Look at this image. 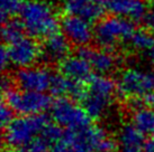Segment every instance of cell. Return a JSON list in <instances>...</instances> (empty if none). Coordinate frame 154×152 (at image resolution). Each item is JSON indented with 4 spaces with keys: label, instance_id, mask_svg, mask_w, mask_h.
<instances>
[{
    "label": "cell",
    "instance_id": "1",
    "mask_svg": "<svg viewBox=\"0 0 154 152\" xmlns=\"http://www.w3.org/2000/svg\"><path fill=\"white\" fill-rule=\"evenodd\" d=\"M19 20L33 38H46L57 31L61 21L55 8L46 0H27L19 11Z\"/></svg>",
    "mask_w": 154,
    "mask_h": 152
},
{
    "label": "cell",
    "instance_id": "2",
    "mask_svg": "<svg viewBox=\"0 0 154 152\" xmlns=\"http://www.w3.org/2000/svg\"><path fill=\"white\" fill-rule=\"evenodd\" d=\"M68 152H114L118 145L101 127L68 130L59 141Z\"/></svg>",
    "mask_w": 154,
    "mask_h": 152
},
{
    "label": "cell",
    "instance_id": "3",
    "mask_svg": "<svg viewBox=\"0 0 154 152\" xmlns=\"http://www.w3.org/2000/svg\"><path fill=\"white\" fill-rule=\"evenodd\" d=\"M51 123L43 114L22 115L5 127L4 139L9 149L23 152Z\"/></svg>",
    "mask_w": 154,
    "mask_h": 152
},
{
    "label": "cell",
    "instance_id": "4",
    "mask_svg": "<svg viewBox=\"0 0 154 152\" xmlns=\"http://www.w3.org/2000/svg\"><path fill=\"white\" fill-rule=\"evenodd\" d=\"M117 84L106 75L99 74L88 80V86L82 97V105L90 118H100L110 107Z\"/></svg>",
    "mask_w": 154,
    "mask_h": 152
},
{
    "label": "cell",
    "instance_id": "5",
    "mask_svg": "<svg viewBox=\"0 0 154 152\" xmlns=\"http://www.w3.org/2000/svg\"><path fill=\"white\" fill-rule=\"evenodd\" d=\"M135 31L134 21L114 15L98 21L94 27V40L101 49L111 51L119 44L129 42Z\"/></svg>",
    "mask_w": 154,
    "mask_h": 152
},
{
    "label": "cell",
    "instance_id": "6",
    "mask_svg": "<svg viewBox=\"0 0 154 152\" xmlns=\"http://www.w3.org/2000/svg\"><path fill=\"white\" fill-rule=\"evenodd\" d=\"M5 103L22 115H38L52 107V100L45 93L18 91L13 87L4 91Z\"/></svg>",
    "mask_w": 154,
    "mask_h": 152
},
{
    "label": "cell",
    "instance_id": "7",
    "mask_svg": "<svg viewBox=\"0 0 154 152\" xmlns=\"http://www.w3.org/2000/svg\"><path fill=\"white\" fill-rule=\"evenodd\" d=\"M154 91V76L141 68L131 67L120 73L117 80V92L125 98H142Z\"/></svg>",
    "mask_w": 154,
    "mask_h": 152
},
{
    "label": "cell",
    "instance_id": "8",
    "mask_svg": "<svg viewBox=\"0 0 154 152\" xmlns=\"http://www.w3.org/2000/svg\"><path fill=\"white\" fill-rule=\"evenodd\" d=\"M51 113L56 124L68 130H78L89 125L90 118L83 106L66 97H59L54 101Z\"/></svg>",
    "mask_w": 154,
    "mask_h": 152
},
{
    "label": "cell",
    "instance_id": "9",
    "mask_svg": "<svg viewBox=\"0 0 154 152\" xmlns=\"http://www.w3.org/2000/svg\"><path fill=\"white\" fill-rule=\"evenodd\" d=\"M8 51L10 65L15 67L26 68L34 66L37 59L41 58V47L33 37L19 38L6 47Z\"/></svg>",
    "mask_w": 154,
    "mask_h": 152
},
{
    "label": "cell",
    "instance_id": "10",
    "mask_svg": "<svg viewBox=\"0 0 154 152\" xmlns=\"http://www.w3.org/2000/svg\"><path fill=\"white\" fill-rule=\"evenodd\" d=\"M60 26L66 39L75 46H88L94 39V28L91 22L81 17L66 15L61 20Z\"/></svg>",
    "mask_w": 154,
    "mask_h": 152
},
{
    "label": "cell",
    "instance_id": "11",
    "mask_svg": "<svg viewBox=\"0 0 154 152\" xmlns=\"http://www.w3.org/2000/svg\"><path fill=\"white\" fill-rule=\"evenodd\" d=\"M52 77L53 74L46 67L30 66L20 68L15 75V80L23 91L45 93V91L50 89Z\"/></svg>",
    "mask_w": 154,
    "mask_h": 152
},
{
    "label": "cell",
    "instance_id": "12",
    "mask_svg": "<svg viewBox=\"0 0 154 152\" xmlns=\"http://www.w3.org/2000/svg\"><path fill=\"white\" fill-rule=\"evenodd\" d=\"M70 42L63 34L54 33L44 39L41 47V58L45 63H61L69 56Z\"/></svg>",
    "mask_w": 154,
    "mask_h": 152
},
{
    "label": "cell",
    "instance_id": "13",
    "mask_svg": "<svg viewBox=\"0 0 154 152\" xmlns=\"http://www.w3.org/2000/svg\"><path fill=\"white\" fill-rule=\"evenodd\" d=\"M64 11L88 21L99 20L105 13L103 0H64Z\"/></svg>",
    "mask_w": 154,
    "mask_h": 152
},
{
    "label": "cell",
    "instance_id": "14",
    "mask_svg": "<svg viewBox=\"0 0 154 152\" xmlns=\"http://www.w3.org/2000/svg\"><path fill=\"white\" fill-rule=\"evenodd\" d=\"M106 7L112 15L133 21L145 20L149 13L144 0H107Z\"/></svg>",
    "mask_w": 154,
    "mask_h": 152
},
{
    "label": "cell",
    "instance_id": "15",
    "mask_svg": "<svg viewBox=\"0 0 154 152\" xmlns=\"http://www.w3.org/2000/svg\"><path fill=\"white\" fill-rule=\"evenodd\" d=\"M77 54L86 58L90 63L92 69L101 75L112 72L117 66V58L114 54H111L110 51L106 49L94 51L88 46H83L79 47Z\"/></svg>",
    "mask_w": 154,
    "mask_h": 152
},
{
    "label": "cell",
    "instance_id": "16",
    "mask_svg": "<svg viewBox=\"0 0 154 152\" xmlns=\"http://www.w3.org/2000/svg\"><path fill=\"white\" fill-rule=\"evenodd\" d=\"M60 71L61 74L77 83L87 82L92 77V67L90 63L78 54L68 56L64 60H62L60 63Z\"/></svg>",
    "mask_w": 154,
    "mask_h": 152
},
{
    "label": "cell",
    "instance_id": "17",
    "mask_svg": "<svg viewBox=\"0 0 154 152\" xmlns=\"http://www.w3.org/2000/svg\"><path fill=\"white\" fill-rule=\"evenodd\" d=\"M118 152H144V134L133 124H125L118 133Z\"/></svg>",
    "mask_w": 154,
    "mask_h": 152
},
{
    "label": "cell",
    "instance_id": "18",
    "mask_svg": "<svg viewBox=\"0 0 154 152\" xmlns=\"http://www.w3.org/2000/svg\"><path fill=\"white\" fill-rule=\"evenodd\" d=\"M50 91L54 96L65 97L71 96L73 98L82 100L86 89L82 87L81 83L68 78L63 74H55L52 77Z\"/></svg>",
    "mask_w": 154,
    "mask_h": 152
},
{
    "label": "cell",
    "instance_id": "19",
    "mask_svg": "<svg viewBox=\"0 0 154 152\" xmlns=\"http://www.w3.org/2000/svg\"><path fill=\"white\" fill-rule=\"evenodd\" d=\"M132 124L143 134L154 135V109L147 106L136 107L132 114Z\"/></svg>",
    "mask_w": 154,
    "mask_h": 152
},
{
    "label": "cell",
    "instance_id": "20",
    "mask_svg": "<svg viewBox=\"0 0 154 152\" xmlns=\"http://www.w3.org/2000/svg\"><path fill=\"white\" fill-rule=\"evenodd\" d=\"M25 28L23 26L22 21L16 19H8L4 22L2 26V39L4 42L9 45L11 42L18 40L19 38L24 37Z\"/></svg>",
    "mask_w": 154,
    "mask_h": 152
},
{
    "label": "cell",
    "instance_id": "21",
    "mask_svg": "<svg viewBox=\"0 0 154 152\" xmlns=\"http://www.w3.org/2000/svg\"><path fill=\"white\" fill-rule=\"evenodd\" d=\"M131 45L138 51H149L154 46V36L150 30H136L131 38Z\"/></svg>",
    "mask_w": 154,
    "mask_h": 152
},
{
    "label": "cell",
    "instance_id": "22",
    "mask_svg": "<svg viewBox=\"0 0 154 152\" xmlns=\"http://www.w3.org/2000/svg\"><path fill=\"white\" fill-rule=\"evenodd\" d=\"M23 4V0H0V13L2 21H7L9 17L19 13Z\"/></svg>",
    "mask_w": 154,
    "mask_h": 152
},
{
    "label": "cell",
    "instance_id": "23",
    "mask_svg": "<svg viewBox=\"0 0 154 152\" xmlns=\"http://www.w3.org/2000/svg\"><path fill=\"white\" fill-rule=\"evenodd\" d=\"M13 112L14 111L10 109V106H8L6 103L1 104V107H0V120H1L2 127H7L9 123L14 120Z\"/></svg>",
    "mask_w": 154,
    "mask_h": 152
},
{
    "label": "cell",
    "instance_id": "24",
    "mask_svg": "<svg viewBox=\"0 0 154 152\" xmlns=\"http://www.w3.org/2000/svg\"><path fill=\"white\" fill-rule=\"evenodd\" d=\"M0 63H1V67L2 69H6L7 67H9L10 65V59H9L8 51L6 46H4L1 48V53H0Z\"/></svg>",
    "mask_w": 154,
    "mask_h": 152
},
{
    "label": "cell",
    "instance_id": "25",
    "mask_svg": "<svg viewBox=\"0 0 154 152\" xmlns=\"http://www.w3.org/2000/svg\"><path fill=\"white\" fill-rule=\"evenodd\" d=\"M142 100H143V103H144V105L145 106L154 109V91H152V92H150V93H147L145 96L142 97Z\"/></svg>",
    "mask_w": 154,
    "mask_h": 152
},
{
    "label": "cell",
    "instance_id": "26",
    "mask_svg": "<svg viewBox=\"0 0 154 152\" xmlns=\"http://www.w3.org/2000/svg\"><path fill=\"white\" fill-rule=\"evenodd\" d=\"M145 24H146V27L149 28L152 35L154 36V11L152 13H147V16L145 18Z\"/></svg>",
    "mask_w": 154,
    "mask_h": 152
},
{
    "label": "cell",
    "instance_id": "27",
    "mask_svg": "<svg viewBox=\"0 0 154 152\" xmlns=\"http://www.w3.org/2000/svg\"><path fill=\"white\" fill-rule=\"evenodd\" d=\"M144 152H154V135H152L147 141H145Z\"/></svg>",
    "mask_w": 154,
    "mask_h": 152
},
{
    "label": "cell",
    "instance_id": "28",
    "mask_svg": "<svg viewBox=\"0 0 154 152\" xmlns=\"http://www.w3.org/2000/svg\"><path fill=\"white\" fill-rule=\"evenodd\" d=\"M52 152H68V151H66V149H65L60 142H57V143L55 144V147L53 148Z\"/></svg>",
    "mask_w": 154,
    "mask_h": 152
},
{
    "label": "cell",
    "instance_id": "29",
    "mask_svg": "<svg viewBox=\"0 0 154 152\" xmlns=\"http://www.w3.org/2000/svg\"><path fill=\"white\" fill-rule=\"evenodd\" d=\"M147 58L150 59L151 63L154 64V46L151 48L150 51H147Z\"/></svg>",
    "mask_w": 154,
    "mask_h": 152
},
{
    "label": "cell",
    "instance_id": "30",
    "mask_svg": "<svg viewBox=\"0 0 154 152\" xmlns=\"http://www.w3.org/2000/svg\"><path fill=\"white\" fill-rule=\"evenodd\" d=\"M5 152H13L11 150H7V151H5Z\"/></svg>",
    "mask_w": 154,
    "mask_h": 152
},
{
    "label": "cell",
    "instance_id": "31",
    "mask_svg": "<svg viewBox=\"0 0 154 152\" xmlns=\"http://www.w3.org/2000/svg\"><path fill=\"white\" fill-rule=\"evenodd\" d=\"M153 7H154V0H153Z\"/></svg>",
    "mask_w": 154,
    "mask_h": 152
},
{
    "label": "cell",
    "instance_id": "32",
    "mask_svg": "<svg viewBox=\"0 0 154 152\" xmlns=\"http://www.w3.org/2000/svg\"><path fill=\"white\" fill-rule=\"evenodd\" d=\"M153 76H154V73H153Z\"/></svg>",
    "mask_w": 154,
    "mask_h": 152
}]
</instances>
